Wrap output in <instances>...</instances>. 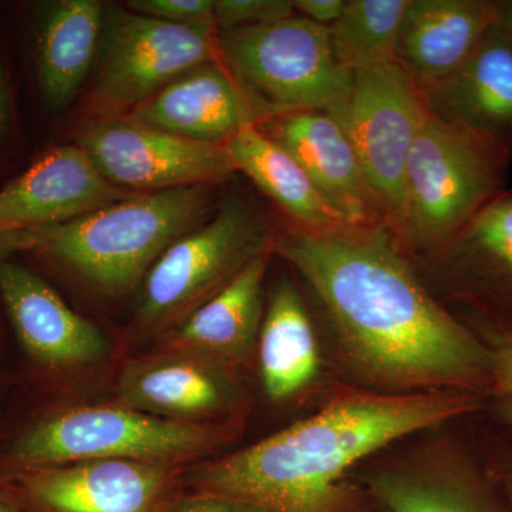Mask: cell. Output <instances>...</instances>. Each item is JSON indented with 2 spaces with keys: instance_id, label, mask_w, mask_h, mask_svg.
Instances as JSON below:
<instances>
[{
  "instance_id": "6da1fadb",
  "label": "cell",
  "mask_w": 512,
  "mask_h": 512,
  "mask_svg": "<svg viewBox=\"0 0 512 512\" xmlns=\"http://www.w3.org/2000/svg\"><path fill=\"white\" fill-rule=\"evenodd\" d=\"M353 367L404 393L491 389L483 339L444 308L386 228L276 231Z\"/></svg>"
},
{
  "instance_id": "7a4b0ae2",
  "label": "cell",
  "mask_w": 512,
  "mask_h": 512,
  "mask_svg": "<svg viewBox=\"0 0 512 512\" xmlns=\"http://www.w3.org/2000/svg\"><path fill=\"white\" fill-rule=\"evenodd\" d=\"M478 393L349 394L235 453L188 466L187 491L228 495L266 512H360L348 476L397 440L474 412Z\"/></svg>"
},
{
  "instance_id": "3957f363",
  "label": "cell",
  "mask_w": 512,
  "mask_h": 512,
  "mask_svg": "<svg viewBox=\"0 0 512 512\" xmlns=\"http://www.w3.org/2000/svg\"><path fill=\"white\" fill-rule=\"evenodd\" d=\"M217 185L134 194L55 227L33 229L32 249L100 293L124 295L214 207Z\"/></svg>"
},
{
  "instance_id": "277c9868",
  "label": "cell",
  "mask_w": 512,
  "mask_h": 512,
  "mask_svg": "<svg viewBox=\"0 0 512 512\" xmlns=\"http://www.w3.org/2000/svg\"><path fill=\"white\" fill-rule=\"evenodd\" d=\"M235 427L161 419L126 404H80L40 414L0 451V478L93 460L183 464L225 446Z\"/></svg>"
},
{
  "instance_id": "5b68a950",
  "label": "cell",
  "mask_w": 512,
  "mask_h": 512,
  "mask_svg": "<svg viewBox=\"0 0 512 512\" xmlns=\"http://www.w3.org/2000/svg\"><path fill=\"white\" fill-rule=\"evenodd\" d=\"M511 157L429 113L406 164L397 247L409 258L439 252L505 190Z\"/></svg>"
},
{
  "instance_id": "8992f818",
  "label": "cell",
  "mask_w": 512,
  "mask_h": 512,
  "mask_svg": "<svg viewBox=\"0 0 512 512\" xmlns=\"http://www.w3.org/2000/svg\"><path fill=\"white\" fill-rule=\"evenodd\" d=\"M218 47L258 124L296 111L342 114L352 73L336 59L329 28L295 15L218 32Z\"/></svg>"
},
{
  "instance_id": "52a82bcc",
  "label": "cell",
  "mask_w": 512,
  "mask_h": 512,
  "mask_svg": "<svg viewBox=\"0 0 512 512\" xmlns=\"http://www.w3.org/2000/svg\"><path fill=\"white\" fill-rule=\"evenodd\" d=\"M275 237L276 229L251 198L229 197L208 224L177 239L148 271L136 332L158 338L173 329L255 258L272 252Z\"/></svg>"
},
{
  "instance_id": "ba28073f",
  "label": "cell",
  "mask_w": 512,
  "mask_h": 512,
  "mask_svg": "<svg viewBox=\"0 0 512 512\" xmlns=\"http://www.w3.org/2000/svg\"><path fill=\"white\" fill-rule=\"evenodd\" d=\"M214 60H221L218 33L107 6L86 111L93 120L127 116L173 80Z\"/></svg>"
},
{
  "instance_id": "9c48e42d",
  "label": "cell",
  "mask_w": 512,
  "mask_h": 512,
  "mask_svg": "<svg viewBox=\"0 0 512 512\" xmlns=\"http://www.w3.org/2000/svg\"><path fill=\"white\" fill-rule=\"evenodd\" d=\"M429 113L423 89L396 62L352 73L348 100L336 120L382 205L390 235L402 212L410 150Z\"/></svg>"
},
{
  "instance_id": "30bf717a",
  "label": "cell",
  "mask_w": 512,
  "mask_h": 512,
  "mask_svg": "<svg viewBox=\"0 0 512 512\" xmlns=\"http://www.w3.org/2000/svg\"><path fill=\"white\" fill-rule=\"evenodd\" d=\"M183 464L93 460L0 478L25 512H167L185 493Z\"/></svg>"
},
{
  "instance_id": "8fae6325",
  "label": "cell",
  "mask_w": 512,
  "mask_h": 512,
  "mask_svg": "<svg viewBox=\"0 0 512 512\" xmlns=\"http://www.w3.org/2000/svg\"><path fill=\"white\" fill-rule=\"evenodd\" d=\"M77 146L109 183L136 194L218 185L235 174L227 144L187 140L127 116L93 120Z\"/></svg>"
},
{
  "instance_id": "7c38bea8",
  "label": "cell",
  "mask_w": 512,
  "mask_h": 512,
  "mask_svg": "<svg viewBox=\"0 0 512 512\" xmlns=\"http://www.w3.org/2000/svg\"><path fill=\"white\" fill-rule=\"evenodd\" d=\"M0 296L20 345L40 369L74 372L109 353L106 336L25 266L0 258Z\"/></svg>"
},
{
  "instance_id": "4fadbf2b",
  "label": "cell",
  "mask_w": 512,
  "mask_h": 512,
  "mask_svg": "<svg viewBox=\"0 0 512 512\" xmlns=\"http://www.w3.org/2000/svg\"><path fill=\"white\" fill-rule=\"evenodd\" d=\"M232 372L202 357L153 350L121 370L117 402L161 419L220 423L239 400Z\"/></svg>"
},
{
  "instance_id": "5bb4252c",
  "label": "cell",
  "mask_w": 512,
  "mask_h": 512,
  "mask_svg": "<svg viewBox=\"0 0 512 512\" xmlns=\"http://www.w3.org/2000/svg\"><path fill=\"white\" fill-rule=\"evenodd\" d=\"M308 173L318 190L355 228H386L345 128L326 111L284 114L258 124Z\"/></svg>"
},
{
  "instance_id": "9a60e30c",
  "label": "cell",
  "mask_w": 512,
  "mask_h": 512,
  "mask_svg": "<svg viewBox=\"0 0 512 512\" xmlns=\"http://www.w3.org/2000/svg\"><path fill=\"white\" fill-rule=\"evenodd\" d=\"M134 194L109 183L77 144L56 147L0 190V228L55 227Z\"/></svg>"
},
{
  "instance_id": "2e32d148",
  "label": "cell",
  "mask_w": 512,
  "mask_h": 512,
  "mask_svg": "<svg viewBox=\"0 0 512 512\" xmlns=\"http://www.w3.org/2000/svg\"><path fill=\"white\" fill-rule=\"evenodd\" d=\"M423 92L433 116L512 154V43L497 26L466 62Z\"/></svg>"
},
{
  "instance_id": "e0dca14e",
  "label": "cell",
  "mask_w": 512,
  "mask_h": 512,
  "mask_svg": "<svg viewBox=\"0 0 512 512\" xmlns=\"http://www.w3.org/2000/svg\"><path fill=\"white\" fill-rule=\"evenodd\" d=\"M272 255L255 258L210 301L158 336L154 350L187 353L231 370L251 362L265 315L264 284Z\"/></svg>"
},
{
  "instance_id": "ac0fdd59",
  "label": "cell",
  "mask_w": 512,
  "mask_h": 512,
  "mask_svg": "<svg viewBox=\"0 0 512 512\" xmlns=\"http://www.w3.org/2000/svg\"><path fill=\"white\" fill-rule=\"evenodd\" d=\"M127 117L207 144H227L244 128L258 124L247 97L221 60L184 73Z\"/></svg>"
},
{
  "instance_id": "d6986e66",
  "label": "cell",
  "mask_w": 512,
  "mask_h": 512,
  "mask_svg": "<svg viewBox=\"0 0 512 512\" xmlns=\"http://www.w3.org/2000/svg\"><path fill=\"white\" fill-rule=\"evenodd\" d=\"M363 484L386 512H512L504 491L456 454L377 467Z\"/></svg>"
},
{
  "instance_id": "ffe728a7",
  "label": "cell",
  "mask_w": 512,
  "mask_h": 512,
  "mask_svg": "<svg viewBox=\"0 0 512 512\" xmlns=\"http://www.w3.org/2000/svg\"><path fill=\"white\" fill-rule=\"evenodd\" d=\"M495 22L494 0H409L394 62L429 89L466 62Z\"/></svg>"
},
{
  "instance_id": "44dd1931",
  "label": "cell",
  "mask_w": 512,
  "mask_h": 512,
  "mask_svg": "<svg viewBox=\"0 0 512 512\" xmlns=\"http://www.w3.org/2000/svg\"><path fill=\"white\" fill-rule=\"evenodd\" d=\"M107 6L99 0L50 3L37 36V69L47 106H69L99 57Z\"/></svg>"
},
{
  "instance_id": "7402d4cb",
  "label": "cell",
  "mask_w": 512,
  "mask_h": 512,
  "mask_svg": "<svg viewBox=\"0 0 512 512\" xmlns=\"http://www.w3.org/2000/svg\"><path fill=\"white\" fill-rule=\"evenodd\" d=\"M426 259L464 293L512 306V191L500 192Z\"/></svg>"
},
{
  "instance_id": "603a6c76",
  "label": "cell",
  "mask_w": 512,
  "mask_h": 512,
  "mask_svg": "<svg viewBox=\"0 0 512 512\" xmlns=\"http://www.w3.org/2000/svg\"><path fill=\"white\" fill-rule=\"evenodd\" d=\"M235 173L247 175L296 227L312 231L355 228L318 190L308 173L258 124L227 143Z\"/></svg>"
},
{
  "instance_id": "cb8c5ba5",
  "label": "cell",
  "mask_w": 512,
  "mask_h": 512,
  "mask_svg": "<svg viewBox=\"0 0 512 512\" xmlns=\"http://www.w3.org/2000/svg\"><path fill=\"white\" fill-rule=\"evenodd\" d=\"M256 356L266 396L275 403L298 396L319 375L311 315L292 282H279L269 296Z\"/></svg>"
},
{
  "instance_id": "d4e9b609",
  "label": "cell",
  "mask_w": 512,
  "mask_h": 512,
  "mask_svg": "<svg viewBox=\"0 0 512 512\" xmlns=\"http://www.w3.org/2000/svg\"><path fill=\"white\" fill-rule=\"evenodd\" d=\"M407 5L409 0H346L329 28L338 62L350 73L394 62Z\"/></svg>"
},
{
  "instance_id": "484cf974",
  "label": "cell",
  "mask_w": 512,
  "mask_h": 512,
  "mask_svg": "<svg viewBox=\"0 0 512 512\" xmlns=\"http://www.w3.org/2000/svg\"><path fill=\"white\" fill-rule=\"evenodd\" d=\"M295 15L293 0H215L218 32L271 25Z\"/></svg>"
},
{
  "instance_id": "4316f807",
  "label": "cell",
  "mask_w": 512,
  "mask_h": 512,
  "mask_svg": "<svg viewBox=\"0 0 512 512\" xmlns=\"http://www.w3.org/2000/svg\"><path fill=\"white\" fill-rule=\"evenodd\" d=\"M491 357V392L512 424V328L490 320L478 322Z\"/></svg>"
},
{
  "instance_id": "83f0119b",
  "label": "cell",
  "mask_w": 512,
  "mask_h": 512,
  "mask_svg": "<svg viewBox=\"0 0 512 512\" xmlns=\"http://www.w3.org/2000/svg\"><path fill=\"white\" fill-rule=\"evenodd\" d=\"M131 12L202 32L218 33L215 0H131Z\"/></svg>"
},
{
  "instance_id": "f1b7e54d",
  "label": "cell",
  "mask_w": 512,
  "mask_h": 512,
  "mask_svg": "<svg viewBox=\"0 0 512 512\" xmlns=\"http://www.w3.org/2000/svg\"><path fill=\"white\" fill-rule=\"evenodd\" d=\"M167 512H266L258 505L228 495L187 491Z\"/></svg>"
},
{
  "instance_id": "f546056e",
  "label": "cell",
  "mask_w": 512,
  "mask_h": 512,
  "mask_svg": "<svg viewBox=\"0 0 512 512\" xmlns=\"http://www.w3.org/2000/svg\"><path fill=\"white\" fill-rule=\"evenodd\" d=\"M346 0H293L296 15L330 28L345 10Z\"/></svg>"
},
{
  "instance_id": "4dcf8cb0",
  "label": "cell",
  "mask_w": 512,
  "mask_h": 512,
  "mask_svg": "<svg viewBox=\"0 0 512 512\" xmlns=\"http://www.w3.org/2000/svg\"><path fill=\"white\" fill-rule=\"evenodd\" d=\"M30 244H32L30 229L0 228V256L12 254V252L30 251Z\"/></svg>"
},
{
  "instance_id": "1f68e13d",
  "label": "cell",
  "mask_w": 512,
  "mask_h": 512,
  "mask_svg": "<svg viewBox=\"0 0 512 512\" xmlns=\"http://www.w3.org/2000/svg\"><path fill=\"white\" fill-rule=\"evenodd\" d=\"M494 5L497 10L495 26L512 43V0H494Z\"/></svg>"
},
{
  "instance_id": "d6a6232c",
  "label": "cell",
  "mask_w": 512,
  "mask_h": 512,
  "mask_svg": "<svg viewBox=\"0 0 512 512\" xmlns=\"http://www.w3.org/2000/svg\"><path fill=\"white\" fill-rule=\"evenodd\" d=\"M500 483L501 490L504 491V494L507 495L508 500L512 504V466L501 473Z\"/></svg>"
},
{
  "instance_id": "836d02e7",
  "label": "cell",
  "mask_w": 512,
  "mask_h": 512,
  "mask_svg": "<svg viewBox=\"0 0 512 512\" xmlns=\"http://www.w3.org/2000/svg\"><path fill=\"white\" fill-rule=\"evenodd\" d=\"M6 117H8V100H6L5 87L0 80V130L5 126Z\"/></svg>"
},
{
  "instance_id": "e575fe53",
  "label": "cell",
  "mask_w": 512,
  "mask_h": 512,
  "mask_svg": "<svg viewBox=\"0 0 512 512\" xmlns=\"http://www.w3.org/2000/svg\"><path fill=\"white\" fill-rule=\"evenodd\" d=\"M0 512H25L18 505L9 500L5 494L0 493Z\"/></svg>"
}]
</instances>
